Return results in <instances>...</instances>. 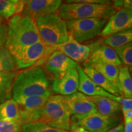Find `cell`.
I'll use <instances>...</instances> for the list:
<instances>
[{"mask_svg":"<svg viewBox=\"0 0 132 132\" xmlns=\"http://www.w3.org/2000/svg\"><path fill=\"white\" fill-rule=\"evenodd\" d=\"M79 75L77 69L69 71L62 78L53 80L52 89L57 95L67 96L78 91Z\"/></svg>","mask_w":132,"mask_h":132,"instance_id":"cell-16","label":"cell"},{"mask_svg":"<svg viewBox=\"0 0 132 132\" xmlns=\"http://www.w3.org/2000/svg\"><path fill=\"white\" fill-rule=\"evenodd\" d=\"M120 122V118L104 116L95 112L80 120L73 125L80 126L90 132H106Z\"/></svg>","mask_w":132,"mask_h":132,"instance_id":"cell-13","label":"cell"},{"mask_svg":"<svg viewBox=\"0 0 132 132\" xmlns=\"http://www.w3.org/2000/svg\"><path fill=\"white\" fill-rule=\"evenodd\" d=\"M44 68L53 80L62 78L69 71L77 69L78 64L60 51H54L45 60Z\"/></svg>","mask_w":132,"mask_h":132,"instance_id":"cell-7","label":"cell"},{"mask_svg":"<svg viewBox=\"0 0 132 132\" xmlns=\"http://www.w3.org/2000/svg\"><path fill=\"white\" fill-rule=\"evenodd\" d=\"M124 119H132V110H128L122 112Z\"/></svg>","mask_w":132,"mask_h":132,"instance_id":"cell-39","label":"cell"},{"mask_svg":"<svg viewBox=\"0 0 132 132\" xmlns=\"http://www.w3.org/2000/svg\"><path fill=\"white\" fill-rule=\"evenodd\" d=\"M71 112L63 95H50L40 111L38 121L52 127L70 131Z\"/></svg>","mask_w":132,"mask_h":132,"instance_id":"cell-3","label":"cell"},{"mask_svg":"<svg viewBox=\"0 0 132 132\" xmlns=\"http://www.w3.org/2000/svg\"><path fill=\"white\" fill-rule=\"evenodd\" d=\"M114 51L122 64L126 65L131 70L132 66V43L117 48Z\"/></svg>","mask_w":132,"mask_h":132,"instance_id":"cell-27","label":"cell"},{"mask_svg":"<svg viewBox=\"0 0 132 132\" xmlns=\"http://www.w3.org/2000/svg\"><path fill=\"white\" fill-rule=\"evenodd\" d=\"M123 6L125 9H132V0H123Z\"/></svg>","mask_w":132,"mask_h":132,"instance_id":"cell-38","label":"cell"},{"mask_svg":"<svg viewBox=\"0 0 132 132\" xmlns=\"http://www.w3.org/2000/svg\"><path fill=\"white\" fill-rule=\"evenodd\" d=\"M56 50L60 51L77 63L86 62L90 55V48L89 46L78 42L70 35L69 39L65 42L59 45L47 47L45 57L46 56L47 57L52 52Z\"/></svg>","mask_w":132,"mask_h":132,"instance_id":"cell-11","label":"cell"},{"mask_svg":"<svg viewBox=\"0 0 132 132\" xmlns=\"http://www.w3.org/2000/svg\"><path fill=\"white\" fill-rule=\"evenodd\" d=\"M131 10L124 7L120 8L107 20L106 24L100 33V36L103 37H106L111 34L131 28Z\"/></svg>","mask_w":132,"mask_h":132,"instance_id":"cell-12","label":"cell"},{"mask_svg":"<svg viewBox=\"0 0 132 132\" xmlns=\"http://www.w3.org/2000/svg\"><path fill=\"white\" fill-rule=\"evenodd\" d=\"M90 65L100 72L102 75L108 80L113 85L118 91L119 92L120 95V86L118 81L119 68L113 64L107 63L105 62L96 61H87Z\"/></svg>","mask_w":132,"mask_h":132,"instance_id":"cell-20","label":"cell"},{"mask_svg":"<svg viewBox=\"0 0 132 132\" xmlns=\"http://www.w3.org/2000/svg\"><path fill=\"white\" fill-rule=\"evenodd\" d=\"M124 122V132H132V119H125Z\"/></svg>","mask_w":132,"mask_h":132,"instance_id":"cell-34","label":"cell"},{"mask_svg":"<svg viewBox=\"0 0 132 132\" xmlns=\"http://www.w3.org/2000/svg\"><path fill=\"white\" fill-rule=\"evenodd\" d=\"M49 97H19L14 99L19 105L21 121L23 124L39 120L42 108Z\"/></svg>","mask_w":132,"mask_h":132,"instance_id":"cell-8","label":"cell"},{"mask_svg":"<svg viewBox=\"0 0 132 132\" xmlns=\"http://www.w3.org/2000/svg\"><path fill=\"white\" fill-rule=\"evenodd\" d=\"M0 120L22 122L19 105L13 98L0 103Z\"/></svg>","mask_w":132,"mask_h":132,"instance_id":"cell-21","label":"cell"},{"mask_svg":"<svg viewBox=\"0 0 132 132\" xmlns=\"http://www.w3.org/2000/svg\"><path fill=\"white\" fill-rule=\"evenodd\" d=\"M65 1L66 3H89V4L112 5L110 0H65Z\"/></svg>","mask_w":132,"mask_h":132,"instance_id":"cell-31","label":"cell"},{"mask_svg":"<svg viewBox=\"0 0 132 132\" xmlns=\"http://www.w3.org/2000/svg\"><path fill=\"white\" fill-rule=\"evenodd\" d=\"M116 12L112 5L89 3H64L58 9L59 16L65 21L94 18L108 20Z\"/></svg>","mask_w":132,"mask_h":132,"instance_id":"cell-5","label":"cell"},{"mask_svg":"<svg viewBox=\"0 0 132 132\" xmlns=\"http://www.w3.org/2000/svg\"><path fill=\"white\" fill-rule=\"evenodd\" d=\"M111 98L120 104V106H121L122 112L128 110H132L131 98H124L121 96H116V95H113V97H111Z\"/></svg>","mask_w":132,"mask_h":132,"instance_id":"cell-30","label":"cell"},{"mask_svg":"<svg viewBox=\"0 0 132 132\" xmlns=\"http://www.w3.org/2000/svg\"><path fill=\"white\" fill-rule=\"evenodd\" d=\"M11 1H12V2L14 3H16L18 2V1H19V0H11Z\"/></svg>","mask_w":132,"mask_h":132,"instance_id":"cell-40","label":"cell"},{"mask_svg":"<svg viewBox=\"0 0 132 132\" xmlns=\"http://www.w3.org/2000/svg\"><path fill=\"white\" fill-rule=\"evenodd\" d=\"M20 132H70V131L56 128L39 121L24 123Z\"/></svg>","mask_w":132,"mask_h":132,"instance_id":"cell-25","label":"cell"},{"mask_svg":"<svg viewBox=\"0 0 132 132\" xmlns=\"http://www.w3.org/2000/svg\"><path fill=\"white\" fill-rule=\"evenodd\" d=\"M110 1L116 9H119L123 6V0H110Z\"/></svg>","mask_w":132,"mask_h":132,"instance_id":"cell-37","label":"cell"},{"mask_svg":"<svg viewBox=\"0 0 132 132\" xmlns=\"http://www.w3.org/2000/svg\"><path fill=\"white\" fill-rule=\"evenodd\" d=\"M71 114V125L75 124L79 120L90 114L97 112L96 107L86 95L80 92L64 96Z\"/></svg>","mask_w":132,"mask_h":132,"instance_id":"cell-9","label":"cell"},{"mask_svg":"<svg viewBox=\"0 0 132 132\" xmlns=\"http://www.w3.org/2000/svg\"><path fill=\"white\" fill-rule=\"evenodd\" d=\"M88 46L90 48V55L87 61L105 62L118 67L122 65L114 49L104 44L103 40L95 41Z\"/></svg>","mask_w":132,"mask_h":132,"instance_id":"cell-15","label":"cell"},{"mask_svg":"<svg viewBox=\"0 0 132 132\" xmlns=\"http://www.w3.org/2000/svg\"><path fill=\"white\" fill-rule=\"evenodd\" d=\"M107 20L100 18L70 20L66 21V24L69 35L81 44L100 35Z\"/></svg>","mask_w":132,"mask_h":132,"instance_id":"cell-6","label":"cell"},{"mask_svg":"<svg viewBox=\"0 0 132 132\" xmlns=\"http://www.w3.org/2000/svg\"><path fill=\"white\" fill-rule=\"evenodd\" d=\"M62 3V0H31L25 5L21 15L36 21L41 16L56 12Z\"/></svg>","mask_w":132,"mask_h":132,"instance_id":"cell-14","label":"cell"},{"mask_svg":"<svg viewBox=\"0 0 132 132\" xmlns=\"http://www.w3.org/2000/svg\"><path fill=\"white\" fill-rule=\"evenodd\" d=\"M40 40L47 47L59 45L69 39L66 21L58 14L53 13L36 20Z\"/></svg>","mask_w":132,"mask_h":132,"instance_id":"cell-4","label":"cell"},{"mask_svg":"<svg viewBox=\"0 0 132 132\" xmlns=\"http://www.w3.org/2000/svg\"><path fill=\"white\" fill-rule=\"evenodd\" d=\"M8 26L7 24L0 23V48H3L5 47L6 40H7Z\"/></svg>","mask_w":132,"mask_h":132,"instance_id":"cell-32","label":"cell"},{"mask_svg":"<svg viewBox=\"0 0 132 132\" xmlns=\"http://www.w3.org/2000/svg\"><path fill=\"white\" fill-rule=\"evenodd\" d=\"M18 73L16 71L0 73V103L12 98L13 85Z\"/></svg>","mask_w":132,"mask_h":132,"instance_id":"cell-22","label":"cell"},{"mask_svg":"<svg viewBox=\"0 0 132 132\" xmlns=\"http://www.w3.org/2000/svg\"><path fill=\"white\" fill-rule=\"evenodd\" d=\"M70 132H90L84 128L77 125H72L70 127Z\"/></svg>","mask_w":132,"mask_h":132,"instance_id":"cell-36","label":"cell"},{"mask_svg":"<svg viewBox=\"0 0 132 132\" xmlns=\"http://www.w3.org/2000/svg\"><path fill=\"white\" fill-rule=\"evenodd\" d=\"M77 70L79 75V85L78 90L86 96H104L111 98L114 95L106 92L102 87L94 82L84 72L82 67L79 65L77 66Z\"/></svg>","mask_w":132,"mask_h":132,"instance_id":"cell-18","label":"cell"},{"mask_svg":"<svg viewBox=\"0 0 132 132\" xmlns=\"http://www.w3.org/2000/svg\"><path fill=\"white\" fill-rule=\"evenodd\" d=\"M96 107L97 112L104 116L120 118L122 113L120 104L113 99L104 96H87Z\"/></svg>","mask_w":132,"mask_h":132,"instance_id":"cell-17","label":"cell"},{"mask_svg":"<svg viewBox=\"0 0 132 132\" xmlns=\"http://www.w3.org/2000/svg\"><path fill=\"white\" fill-rule=\"evenodd\" d=\"M46 50L47 46L40 40L13 54L16 69H26L36 65L45 57Z\"/></svg>","mask_w":132,"mask_h":132,"instance_id":"cell-10","label":"cell"},{"mask_svg":"<svg viewBox=\"0 0 132 132\" xmlns=\"http://www.w3.org/2000/svg\"><path fill=\"white\" fill-rule=\"evenodd\" d=\"M16 3L11 0H0V17L9 19L16 13Z\"/></svg>","mask_w":132,"mask_h":132,"instance_id":"cell-28","label":"cell"},{"mask_svg":"<svg viewBox=\"0 0 132 132\" xmlns=\"http://www.w3.org/2000/svg\"><path fill=\"white\" fill-rule=\"evenodd\" d=\"M30 1H31V0H19L18 2L16 3V9L15 14H20V13H21L24 7L25 6V5L26 4H28Z\"/></svg>","mask_w":132,"mask_h":132,"instance_id":"cell-33","label":"cell"},{"mask_svg":"<svg viewBox=\"0 0 132 132\" xmlns=\"http://www.w3.org/2000/svg\"><path fill=\"white\" fill-rule=\"evenodd\" d=\"M50 95L48 80L42 67L34 65L18 73L13 85V98Z\"/></svg>","mask_w":132,"mask_h":132,"instance_id":"cell-2","label":"cell"},{"mask_svg":"<svg viewBox=\"0 0 132 132\" xmlns=\"http://www.w3.org/2000/svg\"><path fill=\"white\" fill-rule=\"evenodd\" d=\"M131 41L132 28H130L111 34L105 37L103 42L109 47L115 49L131 43Z\"/></svg>","mask_w":132,"mask_h":132,"instance_id":"cell-24","label":"cell"},{"mask_svg":"<svg viewBox=\"0 0 132 132\" xmlns=\"http://www.w3.org/2000/svg\"><path fill=\"white\" fill-rule=\"evenodd\" d=\"M5 47L12 54L40 40L36 21L27 16L16 14L9 19Z\"/></svg>","mask_w":132,"mask_h":132,"instance_id":"cell-1","label":"cell"},{"mask_svg":"<svg viewBox=\"0 0 132 132\" xmlns=\"http://www.w3.org/2000/svg\"><path fill=\"white\" fill-rule=\"evenodd\" d=\"M123 123L122 122H120L116 126L110 128L108 131L106 132H124V127H123Z\"/></svg>","mask_w":132,"mask_h":132,"instance_id":"cell-35","label":"cell"},{"mask_svg":"<svg viewBox=\"0 0 132 132\" xmlns=\"http://www.w3.org/2000/svg\"><path fill=\"white\" fill-rule=\"evenodd\" d=\"M82 66L83 67H82V69L84 72L97 86L102 87V89L112 95H116V96H120L119 92L114 86L113 84L109 81L100 72L95 70L88 62H83Z\"/></svg>","mask_w":132,"mask_h":132,"instance_id":"cell-19","label":"cell"},{"mask_svg":"<svg viewBox=\"0 0 132 132\" xmlns=\"http://www.w3.org/2000/svg\"><path fill=\"white\" fill-rule=\"evenodd\" d=\"M118 81L120 86V96L132 98V79L130 70L127 66L122 65L119 68Z\"/></svg>","mask_w":132,"mask_h":132,"instance_id":"cell-23","label":"cell"},{"mask_svg":"<svg viewBox=\"0 0 132 132\" xmlns=\"http://www.w3.org/2000/svg\"><path fill=\"white\" fill-rule=\"evenodd\" d=\"M3 19L1 17H0V23H3Z\"/></svg>","mask_w":132,"mask_h":132,"instance_id":"cell-41","label":"cell"},{"mask_svg":"<svg viewBox=\"0 0 132 132\" xmlns=\"http://www.w3.org/2000/svg\"><path fill=\"white\" fill-rule=\"evenodd\" d=\"M16 69L12 54L6 48H0V73L16 71Z\"/></svg>","mask_w":132,"mask_h":132,"instance_id":"cell-26","label":"cell"},{"mask_svg":"<svg viewBox=\"0 0 132 132\" xmlns=\"http://www.w3.org/2000/svg\"><path fill=\"white\" fill-rule=\"evenodd\" d=\"M22 122L0 120V132H20Z\"/></svg>","mask_w":132,"mask_h":132,"instance_id":"cell-29","label":"cell"}]
</instances>
